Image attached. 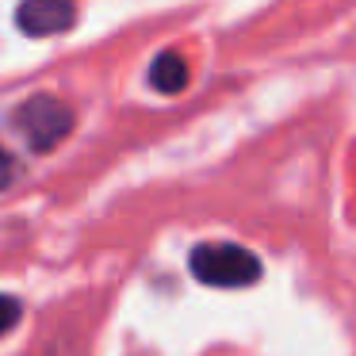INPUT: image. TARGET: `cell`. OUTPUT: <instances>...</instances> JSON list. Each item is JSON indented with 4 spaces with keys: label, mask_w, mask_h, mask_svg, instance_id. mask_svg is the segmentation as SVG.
Here are the masks:
<instances>
[{
    "label": "cell",
    "mask_w": 356,
    "mask_h": 356,
    "mask_svg": "<svg viewBox=\"0 0 356 356\" xmlns=\"http://www.w3.org/2000/svg\"><path fill=\"white\" fill-rule=\"evenodd\" d=\"M192 276L211 287H249L261 280V261L230 241H211L192 253Z\"/></svg>",
    "instance_id": "obj_1"
},
{
    "label": "cell",
    "mask_w": 356,
    "mask_h": 356,
    "mask_svg": "<svg viewBox=\"0 0 356 356\" xmlns=\"http://www.w3.org/2000/svg\"><path fill=\"white\" fill-rule=\"evenodd\" d=\"M16 131L24 134V142L35 154H50V149L73 131V111H70V104H62L58 96L39 92L16 111Z\"/></svg>",
    "instance_id": "obj_2"
},
{
    "label": "cell",
    "mask_w": 356,
    "mask_h": 356,
    "mask_svg": "<svg viewBox=\"0 0 356 356\" xmlns=\"http://www.w3.org/2000/svg\"><path fill=\"white\" fill-rule=\"evenodd\" d=\"M12 180H16V161H12L8 149L0 146V192H4V188H8Z\"/></svg>",
    "instance_id": "obj_6"
},
{
    "label": "cell",
    "mask_w": 356,
    "mask_h": 356,
    "mask_svg": "<svg viewBox=\"0 0 356 356\" xmlns=\"http://www.w3.org/2000/svg\"><path fill=\"white\" fill-rule=\"evenodd\" d=\"M77 19V0H19L16 27L31 39H50L73 27Z\"/></svg>",
    "instance_id": "obj_3"
},
{
    "label": "cell",
    "mask_w": 356,
    "mask_h": 356,
    "mask_svg": "<svg viewBox=\"0 0 356 356\" xmlns=\"http://www.w3.org/2000/svg\"><path fill=\"white\" fill-rule=\"evenodd\" d=\"M19 314H24V307H19V299H12V295H0V337L12 330V325L19 322Z\"/></svg>",
    "instance_id": "obj_5"
},
{
    "label": "cell",
    "mask_w": 356,
    "mask_h": 356,
    "mask_svg": "<svg viewBox=\"0 0 356 356\" xmlns=\"http://www.w3.org/2000/svg\"><path fill=\"white\" fill-rule=\"evenodd\" d=\"M149 85H154L157 92H169V96L180 92V88L188 85V62L180 54H172V50H165V54L149 65Z\"/></svg>",
    "instance_id": "obj_4"
}]
</instances>
